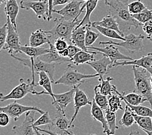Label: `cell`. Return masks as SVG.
Returning a JSON list of instances; mask_svg holds the SVG:
<instances>
[{"label":"cell","instance_id":"8d00e7d4","mask_svg":"<svg viewBox=\"0 0 152 135\" xmlns=\"http://www.w3.org/2000/svg\"><path fill=\"white\" fill-rule=\"evenodd\" d=\"M125 103L129 106V107L131 108V110L135 112V114L140 115V116H150L152 118V109L146 107V106L142 105H132L129 104L127 102H125Z\"/></svg>","mask_w":152,"mask_h":135},{"label":"cell","instance_id":"2e32d148","mask_svg":"<svg viewBox=\"0 0 152 135\" xmlns=\"http://www.w3.org/2000/svg\"><path fill=\"white\" fill-rule=\"evenodd\" d=\"M127 65H135L137 66L142 67L146 69L150 75H152V53H148L146 55H144L138 59H133L131 60H124V61L122 62L117 61L111 65V68Z\"/></svg>","mask_w":152,"mask_h":135},{"label":"cell","instance_id":"3957f363","mask_svg":"<svg viewBox=\"0 0 152 135\" xmlns=\"http://www.w3.org/2000/svg\"><path fill=\"white\" fill-rule=\"evenodd\" d=\"M132 70L135 84L134 92L141 95L146 101L149 102L152 107V87L148 72L146 69L135 65H133Z\"/></svg>","mask_w":152,"mask_h":135},{"label":"cell","instance_id":"5bb4252c","mask_svg":"<svg viewBox=\"0 0 152 135\" xmlns=\"http://www.w3.org/2000/svg\"><path fill=\"white\" fill-rule=\"evenodd\" d=\"M88 49H91L97 51V52H99V54L108 57L111 60L112 64L120 60H133L132 57L126 55L124 54H122L120 51H119L117 46L113 44H106V46L103 47H95L91 46H88Z\"/></svg>","mask_w":152,"mask_h":135},{"label":"cell","instance_id":"44dd1931","mask_svg":"<svg viewBox=\"0 0 152 135\" xmlns=\"http://www.w3.org/2000/svg\"><path fill=\"white\" fill-rule=\"evenodd\" d=\"M91 117L96 120V121L100 122L102 123V128H103V133L110 135V130L108 126V124L106 120V115L104 114L103 109L101 108L99 105L96 104L95 100H93L91 103Z\"/></svg>","mask_w":152,"mask_h":135},{"label":"cell","instance_id":"ee69618b","mask_svg":"<svg viewBox=\"0 0 152 135\" xmlns=\"http://www.w3.org/2000/svg\"><path fill=\"white\" fill-rule=\"evenodd\" d=\"M10 122V116L5 112L0 113V126L5 127L9 125Z\"/></svg>","mask_w":152,"mask_h":135},{"label":"cell","instance_id":"6da1fadb","mask_svg":"<svg viewBox=\"0 0 152 135\" xmlns=\"http://www.w3.org/2000/svg\"><path fill=\"white\" fill-rule=\"evenodd\" d=\"M105 4L110 7L111 14L117 19L121 30L124 35L125 32L131 30L132 27L137 29L140 25H142L133 16L127 6L119 4L115 0H105Z\"/></svg>","mask_w":152,"mask_h":135},{"label":"cell","instance_id":"d6a6232c","mask_svg":"<svg viewBox=\"0 0 152 135\" xmlns=\"http://www.w3.org/2000/svg\"><path fill=\"white\" fill-rule=\"evenodd\" d=\"M135 123V118L133 114V111L127 105H126L124 114L119 121V124L122 127H130Z\"/></svg>","mask_w":152,"mask_h":135},{"label":"cell","instance_id":"11a10c76","mask_svg":"<svg viewBox=\"0 0 152 135\" xmlns=\"http://www.w3.org/2000/svg\"><path fill=\"white\" fill-rule=\"evenodd\" d=\"M150 81H151V87H152V75H151V76H150Z\"/></svg>","mask_w":152,"mask_h":135},{"label":"cell","instance_id":"f6af8a7d","mask_svg":"<svg viewBox=\"0 0 152 135\" xmlns=\"http://www.w3.org/2000/svg\"><path fill=\"white\" fill-rule=\"evenodd\" d=\"M67 49H68V51H69V58H70L71 59L78 52H79L80 51L82 50V49H80V47H78L77 46H76L74 44L69 45L68 47H67Z\"/></svg>","mask_w":152,"mask_h":135},{"label":"cell","instance_id":"e0dca14e","mask_svg":"<svg viewBox=\"0 0 152 135\" xmlns=\"http://www.w3.org/2000/svg\"><path fill=\"white\" fill-rule=\"evenodd\" d=\"M79 86H78L76 89V92L74 98V108H75V113L72 116L71 119V125L72 127H74L73 123L75 121L77 116L80 110L82 108L85 107L86 105H91L92 101L89 100V98L87 96V94L84 90L79 89Z\"/></svg>","mask_w":152,"mask_h":135},{"label":"cell","instance_id":"ba28073f","mask_svg":"<svg viewBox=\"0 0 152 135\" xmlns=\"http://www.w3.org/2000/svg\"><path fill=\"white\" fill-rule=\"evenodd\" d=\"M86 2L82 0H71L65 5L62 9H53V13L61 16L67 20H74L78 19L79 16L86 9Z\"/></svg>","mask_w":152,"mask_h":135},{"label":"cell","instance_id":"74e56055","mask_svg":"<svg viewBox=\"0 0 152 135\" xmlns=\"http://www.w3.org/2000/svg\"><path fill=\"white\" fill-rule=\"evenodd\" d=\"M128 8L131 14H135L143 11L144 10L147 9V7L140 0H136L135 1L129 3Z\"/></svg>","mask_w":152,"mask_h":135},{"label":"cell","instance_id":"52a82bcc","mask_svg":"<svg viewBox=\"0 0 152 135\" xmlns=\"http://www.w3.org/2000/svg\"><path fill=\"white\" fill-rule=\"evenodd\" d=\"M125 41H120L121 42H116L112 41L100 42V45L113 44L117 46H120L127 49L130 53L140 52L144 49V36L142 35H135L134 34H128L125 35Z\"/></svg>","mask_w":152,"mask_h":135},{"label":"cell","instance_id":"83f0119b","mask_svg":"<svg viewBox=\"0 0 152 135\" xmlns=\"http://www.w3.org/2000/svg\"><path fill=\"white\" fill-rule=\"evenodd\" d=\"M99 1V0H88V1H86L85 16L83 18V19L81 20L80 24L75 28L81 27L82 25H87V26L91 27L93 22L91 21V16L94 10L96 9Z\"/></svg>","mask_w":152,"mask_h":135},{"label":"cell","instance_id":"f1b7e54d","mask_svg":"<svg viewBox=\"0 0 152 135\" xmlns=\"http://www.w3.org/2000/svg\"><path fill=\"white\" fill-rule=\"evenodd\" d=\"M113 80L114 79L112 78L111 77H107L106 79H104V78L99 79L100 84L98 85V86L99 88L100 92L107 96H110L114 93H116L115 89L117 88V86L111 85V81Z\"/></svg>","mask_w":152,"mask_h":135},{"label":"cell","instance_id":"f5cc1de1","mask_svg":"<svg viewBox=\"0 0 152 135\" xmlns=\"http://www.w3.org/2000/svg\"><path fill=\"white\" fill-rule=\"evenodd\" d=\"M148 135H152V131H144Z\"/></svg>","mask_w":152,"mask_h":135},{"label":"cell","instance_id":"4316f807","mask_svg":"<svg viewBox=\"0 0 152 135\" xmlns=\"http://www.w3.org/2000/svg\"><path fill=\"white\" fill-rule=\"evenodd\" d=\"M20 49L21 53H24L27 56L31 58H37L39 56L48 53L49 52V48H45L43 47H34L31 45H21Z\"/></svg>","mask_w":152,"mask_h":135},{"label":"cell","instance_id":"d4e9b609","mask_svg":"<svg viewBox=\"0 0 152 135\" xmlns=\"http://www.w3.org/2000/svg\"><path fill=\"white\" fill-rule=\"evenodd\" d=\"M39 80L37 83L38 85L42 86V88L44 89L45 90L44 94L49 95L52 97L53 101H55V93L53 91V86H52V81L50 79L49 75L45 72H40L38 73Z\"/></svg>","mask_w":152,"mask_h":135},{"label":"cell","instance_id":"816d5d0a","mask_svg":"<svg viewBox=\"0 0 152 135\" xmlns=\"http://www.w3.org/2000/svg\"><path fill=\"white\" fill-rule=\"evenodd\" d=\"M8 0H0V5H2L3 3H6Z\"/></svg>","mask_w":152,"mask_h":135},{"label":"cell","instance_id":"e575fe53","mask_svg":"<svg viewBox=\"0 0 152 135\" xmlns=\"http://www.w3.org/2000/svg\"><path fill=\"white\" fill-rule=\"evenodd\" d=\"M99 86L96 85L95 88H94V92H95V97H94V100H95L96 104L99 106V107L102 108L104 111H106L109 108V101H108V96H105L102 94L100 92L99 90Z\"/></svg>","mask_w":152,"mask_h":135},{"label":"cell","instance_id":"4fadbf2b","mask_svg":"<svg viewBox=\"0 0 152 135\" xmlns=\"http://www.w3.org/2000/svg\"><path fill=\"white\" fill-rule=\"evenodd\" d=\"M57 114L51 123L52 127L49 126V128L54 133V134H74V133L71 129L72 127L71 125V120H69L66 114L56 111Z\"/></svg>","mask_w":152,"mask_h":135},{"label":"cell","instance_id":"b9f144b4","mask_svg":"<svg viewBox=\"0 0 152 135\" xmlns=\"http://www.w3.org/2000/svg\"><path fill=\"white\" fill-rule=\"evenodd\" d=\"M7 35H8V26H7V23H6L0 28V50L3 49V47L5 45Z\"/></svg>","mask_w":152,"mask_h":135},{"label":"cell","instance_id":"ffe728a7","mask_svg":"<svg viewBox=\"0 0 152 135\" xmlns=\"http://www.w3.org/2000/svg\"><path fill=\"white\" fill-rule=\"evenodd\" d=\"M51 42V35L48 31L42 30V29L32 32L30 38V45L34 47H39Z\"/></svg>","mask_w":152,"mask_h":135},{"label":"cell","instance_id":"d590c367","mask_svg":"<svg viewBox=\"0 0 152 135\" xmlns=\"http://www.w3.org/2000/svg\"><path fill=\"white\" fill-rule=\"evenodd\" d=\"M108 97H109L108 101H109V108L110 111L117 112L118 110H124L121 103L122 100L118 94L114 93Z\"/></svg>","mask_w":152,"mask_h":135},{"label":"cell","instance_id":"681fc988","mask_svg":"<svg viewBox=\"0 0 152 135\" xmlns=\"http://www.w3.org/2000/svg\"><path fill=\"white\" fill-rule=\"evenodd\" d=\"M58 53L61 57H69V51H68L67 48L65 49L64 50H61V51H58Z\"/></svg>","mask_w":152,"mask_h":135},{"label":"cell","instance_id":"1f68e13d","mask_svg":"<svg viewBox=\"0 0 152 135\" xmlns=\"http://www.w3.org/2000/svg\"><path fill=\"white\" fill-rule=\"evenodd\" d=\"M135 123L143 131H152V118L150 116H140L133 112Z\"/></svg>","mask_w":152,"mask_h":135},{"label":"cell","instance_id":"d6986e66","mask_svg":"<svg viewBox=\"0 0 152 135\" xmlns=\"http://www.w3.org/2000/svg\"><path fill=\"white\" fill-rule=\"evenodd\" d=\"M86 64L89 65L96 72L97 74L99 75L98 78L102 79L103 78L104 75L108 73V68H111L112 63L109 57L106 55H103L100 59L88 62Z\"/></svg>","mask_w":152,"mask_h":135},{"label":"cell","instance_id":"7dc6e473","mask_svg":"<svg viewBox=\"0 0 152 135\" xmlns=\"http://www.w3.org/2000/svg\"><path fill=\"white\" fill-rule=\"evenodd\" d=\"M71 0H53V7L66 5L67 3L70 2Z\"/></svg>","mask_w":152,"mask_h":135},{"label":"cell","instance_id":"f546056e","mask_svg":"<svg viewBox=\"0 0 152 135\" xmlns=\"http://www.w3.org/2000/svg\"><path fill=\"white\" fill-rule=\"evenodd\" d=\"M115 92L118 94L122 98L123 101L127 102V103L131 104L132 105H139L140 104L143 103L144 102H145L146 100H144V98L141 96V95L135 92L129 93L126 95H124V93L119 92L117 89H115Z\"/></svg>","mask_w":152,"mask_h":135},{"label":"cell","instance_id":"9f6ffc18","mask_svg":"<svg viewBox=\"0 0 152 135\" xmlns=\"http://www.w3.org/2000/svg\"><path fill=\"white\" fill-rule=\"evenodd\" d=\"M82 1H85V2H86V1H88V0H82Z\"/></svg>","mask_w":152,"mask_h":135},{"label":"cell","instance_id":"60d3db41","mask_svg":"<svg viewBox=\"0 0 152 135\" xmlns=\"http://www.w3.org/2000/svg\"><path fill=\"white\" fill-rule=\"evenodd\" d=\"M53 123V120L50 118L48 111H45L43 114L34 123V126L39 127L44 125H49Z\"/></svg>","mask_w":152,"mask_h":135},{"label":"cell","instance_id":"4dcf8cb0","mask_svg":"<svg viewBox=\"0 0 152 135\" xmlns=\"http://www.w3.org/2000/svg\"><path fill=\"white\" fill-rule=\"evenodd\" d=\"M91 27L96 29V30L99 31L100 34L106 36V37L116 39V40H119V41H125L126 40L125 37L121 36L118 32H117L115 30H111V29L104 27L101 26V25H96L93 23H92Z\"/></svg>","mask_w":152,"mask_h":135},{"label":"cell","instance_id":"9c48e42d","mask_svg":"<svg viewBox=\"0 0 152 135\" xmlns=\"http://www.w3.org/2000/svg\"><path fill=\"white\" fill-rule=\"evenodd\" d=\"M7 23L8 26V35H7L6 42L3 47V49L6 50L10 55L21 53L20 49L21 44L18 29L14 26L10 21L9 17L7 16Z\"/></svg>","mask_w":152,"mask_h":135},{"label":"cell","instance_id":"f35d334b","mask_svg":"<svg viewBox=\"0 0 152 135\" xmlns=\"http://www.w3.org/2000/svg\"><path fill=\"white\" fill-rule=\"evenodd\" d=\"M133 16L141 24H145L152 19V10L146 9L140 13L133 14Z\"/></svg>","mask_w":152,"mask_h":135},{"label":"cell","instance_id":"ab89813d","mask_svg":"<svg viewBox=\"0 0 152 135\" xmlns=\"http://www.w3.org/2000/svg\"><path fill=\"white\" fill-rule=\"evenodd\" d=\"M91 27L87 26L86 32V44L87 47L88 46H93L94 43L99 37V33L93 31L91 30Z\"/></svg>","mask_w":152,"mask_h":135},{"label":"cell","instance_id":"5b68a950","mask_svg":"<svg viewBox=\"0 0 152 135\" xmlns=\"http://www.w3.org/2000/svg\"><path fill=\"white\" fill-rule=\"evenodd\" d=\"M81 20H67L63 18H55V25L48 32L51 35V42L58 38H64L70 41L71 36L75 27L80 24Z\"/></svg>","mask_w":152,"mask_h":135},{"label":"cell","instance_id":"f907efd6","mask_svg":"<svg viewBox=\"0 0 152 135\" xmlns=\"http://www.w3.org/2000/svg\"><path fill=\"white\" fill-rule=\"evenodd\" d=\"M119 4H121L124 6H128L129 4V0H115Z\"/></svg>","mask_w":152,"mask_h":135},{"label":"cell","instance_id":"603a6c76","mask_svg":"<svg viewBox=\"0 0 152 135\" xmlns=\"http://www.w3.org/2000/svg\"><path fill=\"white\" fill-rule=\"evenodd\" d=\"M93 24H96V25H99L102 27L110 28V29H111V30H115L121 36H124V37L125 36L124 33L121 30L120 27H119V24L117 21V19L116 18L115 16H113V14H111L104 17L102 20L94 21V22H93Z\"/></svg>","mask_w":152,"mask_h":135},{"label":"cell","instance_id":"9a60e30c","mask_svg":"<svg viewBox=\"0 0 152 135\" xmlns=\"http://www.w3.org/2000/svg\"><path fill=\"white\" fill-rule=\"evenodd\" d=\"M77 87L71 88V90L61 94H55V101H52V104L56 108V111H60L66 114L67 107L71 103L74 101Z\"/></svg>","mask_w":152,"mask_h":135},{"label":"cell","instance_id":"277c9868","mask_svg":"<svg viewBox=\"0 0 152 135\" xmlns=\"http://www.w3.org/2000/svg\"><path fill=\"white\" fill-rule=\"evenodd\" d=\"M99 77V75L97 73L95 74H83L76 70L72 64H69L64 72L62 75L54 83L56 85H64L70 88H74L80 86L82 83L85 82L86 79Z\"/></svg>","mask_w":152,"mask_h":135},{"label":"cell","instance_id":"bcb514c9","mask_svg":"<svg viewBox=\"0 0 152 135\" xmlns=\"http://www.w3.org/2000/svg\"><path fill=\"white\" fill-rule=\"evenodd\" d=\"M142 30L148 36H152V19L142 25Z\"/></svg>","mask_w":152,"mask_h":135},{"label":"cell","instance_id":"836d02e7","mask_svg":"<svg viewBox=\"0 0 152 135\" xmlns=\"http://www.w3.org/2000/svg\"><path fill=\"white\" fill-rule=\"evenodd\" d=\"M105 112H106L107 122L110 130V134H115L116 131L119 129V127L117 125V114L116 112L110 111L109 108L105 111Z\"/></svg>","mask_w":152,"mask_h":135},{"label":"cell","instance_id":"7bdbcfd3","mask_svg":"<svg viewBox=\"0 0 152 135\" xmlns=\"http://www.w3.org/2000/svg\"><path fill=\"white\" fill-rule=\"evenodd\" d=\"M54 45L58 51H61L66 49L69 46L64 38H58L56 39Z\"/></svg>","mask_w":152,"mask_h":135},{"label":"cell","instance_id":"7a4b0ae2","mask_svg":"<svg viewBox=\"0 0 152 135\" xmlns=\"http://www.w3.org/2000/svg\"><path fill=\"white\" fill-rule=\"evenodd\" d=\"M14 59L18 60L23 64L25 66H27L30 69L32 73V83L33 85L38 86V84L35 81V74H38L40 72H45L49 75L53 83H55V76L56 63H49L43 61L39 59V57L37 58H29V59H23V58L18 57L16 55H10Z\"/></svg>","mask_w":152,"mask_h":135},{"label":"cell","instance_id":"8fae6325","mask_svg":"<svg viewBox=\"0 0 152 135\" xmlns=\"http://www.w3.org/2000/svg\"><path fill=\"white\" fill-rule=\"evenodd\" d=\"M35 111H29L25 113V118L23 123L20 125H15L12 127V131L14 134L20 135H37L42 134L34 126L35 122Z\"/></svg>","mask_w":152,"mask_h":135},{"label":"cell","instance_id":"7c38bea8","mask_svg":"<svg viewBox=\"0 0 152 135\" xmlns=\"http://www.w3.org/2000/svg\"><path fill=\"white\" fill-rule=\"evenodd\" d=\"M29 111H35L41 114L45 112V111L37 107L23 105L18 103L16 100L5 107H0V111L7 113L10 118L14 119V121H17L21 115Z\"/></svg>","mask_w":152,"mask_h":135},{"label":"cell","instance_id":"cb8c5ba5","mask_svg":"<svg viewBox=\"0 0 152 135\" xmlns=\"http://www.w3.org/2000/svg\"><path fill=\"white\" fill-rule=\"evenodd\" d=\"M20 7V6L18 4L16 0H8L4 7L6 15L9 17L10 21L16 28H17L16 19L18 14L19 13Z\"/></svg>","mask_w":152,"mask_h":135},{"label":"cell","instance_id":"484cf974","mask_svg":"<svg viewBox=\"0 0 152 135\" xmlns=\"http://www.w3.org/2000/svg\"><path fill=\"white\" fill-rule=\"evenodd\" d=\"M98 53H99V52H97V51H95V52H89L88 50L86 51L82 49L72 58V63L77 66L86 64L88 62L95 60V56Z\"/></svg>","mask_w":152,"mask_h":135},{"label":"cell","instance_id":"db71d44e","mask_svg":"<svg viewBox=\"0 0 152 135\" xmlns=\"http://www.w3.org/2000/svg\"><path fill=\"white\" fill-rule=\"evenodd\" d=\"M147 38L149 40L150 42H152V37H151V36H147Z\"/></svg>","mask_w":152,"mask_h":135},{"label":"cell","instance_id":"30bf717a","mask_svg":"<svg viewBox=\"0 0 152 135\" xmlns=\"http://www.w3.org/2000/svg\"><path fill=\"white\" fill-rule=\"evenodd\" d=\"M20 8L25 10H32L39 19L48 20L49 15V0H21Z\"/></svg>","mask_w":152,"mask_h":135},{"label":"cell","instance_id":"ac0fdd59","mask_svg":"<svg viewBox=\"0 0 152 135\" xmlns=\"http://www.w3.org/2000/svg\"><path fill=\"white\" fill-rule=\"evenodd\" d=\"M48 44L50 49L49 52L39 56V58L41 60L49 63L61 64L69 63V62L72 63V60L70 58L64 57L60 55V54L58 53V51L56 49L55 45L53 44L52 42H49Z\"/></svg>","mask_w":152,"mask_h":135},{"label":"cell","instance_id":"7402d4cb","mask_svg":"<svg viewBox=\"0 0 152 135\" xmlns=\"http://www.w3.org/2000/svg\"><path fill=\"white\" fill-rule=\"evenodd\" d=\"M87 25H82L81 27L75 28L71 36L70 41L80 48L88 51V49L86 44V32Z\"/></svg>","mask_w":152,"mask_h":135},{"label":"cell","instance_id":"8992f818","mask_svg":"<svg viewBox=\"0 0 152 135\" xmlns=\"http://www.w3.org/2000/svg\"><path fill=\"white\" fill-rule=\"evenodd\" d=\"M35 86H37L32 83L31 77L28 79L26 81L23 79L21 78L20 79L19 85L14 87L9 94L3 95V93H1L0 100L1 102L10 100H19L23 99L28 94L37 95V96L41 95V92H38V91L35 90Z\"/></svg>","mask_w":152,"mask_h":135},{"label":"cell","instance_id":"c3c4849f","mask_svg":"<svg viewBox=\"0 0 152 135\" xmlns=\"http://www.w3.org/2000/svg\"><path fill=\"white\" fill-rule=\"evenodd\" d=\"M53 0H49V18L48 21H50L52 19V16H53Z\"/></svg>","mask_w":152,"mask_h":135}]
</instances>
